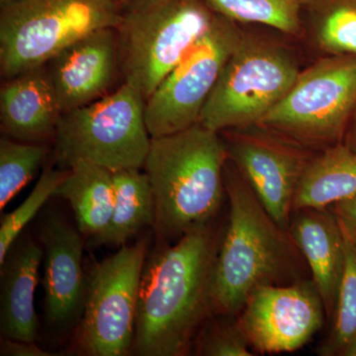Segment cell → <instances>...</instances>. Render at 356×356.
<instances>
[{
    "instance_id": "obj_10",
    "label": "cell",
    "mask_w": 356,
    "mask_h": 356,
    "mask_svg": "<svg viewBox=\"0 0 356 356\" xmlns=\"http://www.w3.org/2000/svg\"><path fill=\"white\" fill-rule=\"evenodd\" d=\"M242 30V24L217 13L209 30L147 100L145 118L151 138L172 135L199 123Z\"/></svg>"
},
{
    "instance_id": "obj_22",
    "label": "cell",
    "mask_w": 356,
    "mask_h": 356,
    "mask_svg": "<svg viewBox=\"0 0 356 356\" xmlns=\"http://www.w3.org/2000/svg\"><path fill=\"white\" fill-rule=\"evenodd\" d=\"M220 15L238 24L271 28L300 41L304 0H205Z\"/></svg>"
},
{
    "instance_id": "obj_1",
    "label": "cell",
    "mask_w": 356,
    "mask_h": 356,
    "mask_svg": "<svg viewBox=\"0 0 356 356\" xmlns=\"http://www.w3.org/2000/svg\"><path fill=\"white\" fill-rule=\"evenodd\" d=\"M220 241L211 224L161 245L140 277L134 355L188 353L212 314V282Z\"/></svg>"
},
{
    "instance_id": "obj_14",
    "label": "cell",
    "mask_w": 356,
    "mask_h": 356,
    "mask_svg": "<svg viewBox=\"0 0 356 356\" xmlns=\"http://www.w3.org/2000/svg\"><path fill=\"white\" fill-rule=\"evenodd\" d=\"M115 30L91 33L44 65L62 113L108 95L120 69Z\"/></svg>"
},
{
    "instance_id": "obj_21",
    "label": "cell",
    "mask_w": 356,
    "mask_h": 356,
    "mask_svg": "<svg viewBox=\"0 0 356 356\" xmlns=\"http://www.w3.org/2000/svg\"><path fill=\"white\" fill-rule=\"evenodd\" d=\"M301 24L300 41L318 58L356 57V0H304Z\"/></svg>"
},
{
    "instance_id": "obj_3",
    "label": "cell",
    "mask_w": 356,
    "mask_h": 356,
    "mask_svg": "<svg viewBox=\"0 0 356 356\" xmlns=\"http://www.w3.org/2000/svg\"><path fill=\"white\" fill-rule=\"evenodd\" d=\"M229 154L221 133L200 123L152 138L144 166L151 181L161 238L177 242L207 226L224 200V170Z\"/></svg>"
},
{
    "instance_id": "obj_11",
    "label": "cell",
    "mask_w": 356,
    "mask_h": 356,
    "mask_svg": "<svg viewBox=\"0 0 356 356\" xmlns=\"http://www.w3.org/2000/svg\"><path fill=\"white\" fill-rule=\"evenodd\" d=\"M229 158L281 228H289L300 180L317 152L259 124L222 131Z\"/></svg>"
},
{
    "instance_id": "obj_7",
    "label": "cell",
    "mask_w": 356,
    "mask_h": 356,
    "mask_svg": "<svg viewBox=\"0 0 356 356\" xmlns=\"http://www.w3.org/2000/svg\"><path fill=\"white\" fill-rule=\"evenodd\" d=\"M146 100L124 83L110 93L60 116L54 138L58 168L90 161L112 172L143 168L152 138L145 118Z\"/></svg>"
},
{
    "instance_id": "obj_17",
    "label": "cell",
    "mask_w": 356,
    "mask_h": 356,
    "mask_svg": "<svg viewBox=\"0 0 356 356\" xmlns=\"http://www.w3.org/2000/svg\"><path fill=\"white\" fill-rule=\"evenodd\" d=\"M43 248L30 236L15 241L0 264V332L2 337L36 341L38 318L35 311V292Z\"/></svg>"
},
{
    "instance_id": "obj_23",
    "label": "cell",
    "mask_w": 356,
    "mask_h": 356,
    "mask_svg": "<svg viewBox=\"0 0 356 356\" xmlns=\"http://www.w3.org/2000/svg\"><path fill=\"white\" fill-rule=\"evenodd\" d=\"M341 226L344 236V266L332 331L318 350L323 356L343 355L356 339V242Z\"/></svg>"
},
{
    "instance_id": "obj_30",
    "label": "cell",
    "mask_w": 356,
    "mask_h": 356,
    "mask_svg": "<svg viewBox=\"0 0 356 356\" xmlns=\"http://www.w3.org/2000/svg\"><path fill=\"white\" fill-rule=\"evenodd\" d=\"M163 1L165 0H126L124 6L127 10H137V9L146 8Z\"/></svg>"
},
{
    "instance_id": "obj_19",
    "label": "cell",
    "mask_w": 356,
    "mask_h": 356,
    "mask_svg": "<svg viewBox=\"0 0 356 356\" xmlns=\"http://www.w3.org/2000/svg\"><path fill=\"white\" fill-rule=\"evenodd\" d=\"M356 194V152L344 142L318 152L300 180L293 211L325 209Z\"/></svg>"
},
{
    "instance_id": "obj_26",
    "label": "cell",
    "mask_w": 356,
    "mask_h": 356,
    "mask_svg": "<svg viewBox=\"0 0 356 356\" xmlns=\"http://www.w3.org/2000/svg\"><path fill=\"white\" fill-rule=\"evenodd\" d=\"M196 353L206 356H250V343L238 316L216 315L196 337Z\"/></svg>"
},
{
    "instance_id": "obj_32",
    "label": "cell",
    "mask_w": 356,
    "mask_h": 356,
    "mask_svg": "<svg viewBox=\"0 0 356 356\" xmlns=\"http://www.w3.org/2000/svg\"><path fill=\"white\" fill-rule=\"evenodd\" d=\"M344 356H356V339L350 344L348 348H346Z\"/></svg>"
},
{
    "instance_id": "obj_12",
    "label": "cell",
    "mask_w": 356,
    "mask_h": 356,
    "mask_svg": "<svg viewBox=\"0 0 356 356\" xmlns=\"http://www.w3.org/2000/svg\"><path fill=\"white\" fill-rule=\"evenodd\" d=\"M325 318L322 297L308 280L257 288L238 315L250 346L261 353L299 350L322 329Z\"/></svg>"
},
{
    "instance_id": "obj_33",
    "label": "cell",
    "mask_w": 356,
    "mask_h": 356,
    "mask_svg": "<svg viewBox=\"0 0 356 356\" xmlns=\"http://www.w3.org/2000/svg\"><path fill=\"white\" fill-rule=\"evenodd\" d=\"M113 1L117 2V3L121 4L122 6H124V4H125L126 0H113Z\"/></svg>"
},
{
    "instance_id": "obj_8",
    "label": "cell",
    "mask_w": 356,
    "mask_h": 356,
    "mask_svg": "<svg viewBox=\"0 0 356 356\" xmlns=\"http://www.w3.org/2000/svg\"><path fill=\"white\" fill-rule=\"evenodd\" d=\"M355 108V56H325L301 70L259 125L318 153L343 142Z\"/></svg>"
},
{
    "instance_id": "obj_31",
    "label": "cell",
    "mask_w": 356,
    "mask_h": 356,
    "mask_svg": "<svg viewBox=\"0 0 356 356\" xmlns=\"http://www.w3.org/2000/svg\"><path fill=\"white\" fill-rule=\"evenodd\" d=\"M336 216H337V215H336ZM337 218H339V217H337ZM339 222H341V224L343 225V228L346 229V231L348 232V234H350V236H351V238H353V240H355L356 242V224H355V222L346 221V220L341 219V218H339Z\"/></svg>"
},
{
    "instance_id": "obj_9",
    "label": "cell",
    "mask_w": 356,
    "mask_h": 356,
    "mask_svg": "<svg viewBox=\"0 0 356 356\" xmlns=\"http://www.w3.org/2000/svg\"><path fill=\"white\" fill-rule=\"evenodd\" d=\"M146 238L123 245L95 264L86 277L79 344L86 355L125 356L133 351Z\"/></svg>"
},
{
    "instance_id": "obj_20",
    "label": "cell",
    "mask_w": 356,
    "mask_h": 356,
    "mask_svg": "<svg viewBox=\"0 0 356 356\" xmlns=\"http://www.w3.org/2000/svg\"><path fill=\"white\" fill-rule=\"evenodd\" d=\"M114 206L106 228L91 238L96 245L121 248L156 219L151 181L140 168L112 172Z\"/></svg>"
},
{
    "instance_id": "obj_4",
    "label": "cell",
    "mask_w": 356,
    "mask_h": 356,
    "mask_svg": "<svg viewBox=\"0 0 356 356\" xmlns=\"http://www.w3.org/2000/svg\"><path fill=\"white\" fill-rule=\"evenodd\" d=\"M242 26L240 41L199 119L204 127L219 133L259 124L303 70L298 50L291 43L294 39L269 27Z\"/></svg>"
},
{
    "instance_id": "obj_25",
    "label": "cell",
    "mask_w": 356,
    "mask_h": 356,
    "mask_svg": "<svg viewBox=\"0 0 356 356\" xmlns=\"http://www.w3.org/2000/svg\"><path fill=\"white\" fill-rule=\"evenodd\" d=\"M69 170L47 168L40 177L36 186L19 207L3 215L0 222V264L25 227L38 214L47 201L53 197L56 189L62 184Z\"/></svg>"
},
{
    "instance_id": "obj_29",
    "label": "cell",
    "mask_w": 356,
    "mask_h": 356,
    "mask_svg": "<svg viewBox=\"0 0 356 356\" xmlns=\"http://www.w3.org/2000/svg\"><path fill=\"white\" fill-rule=\"evenodd\" d=\"M343 142L346 143L350 149L356 152V108L355 113L353 115V118H351L350 126H348V132H346Z\"/></svg>"
},
{
    "instance_id": "obj_5",
    "label": "cell",
    "mask_w": 356,
    "mask_h": 356,
    "mask_svg": "<svg viewBox=\"0 0 356 356\" xmlns=\"http://www.w3.org/2000/svg\"><path fill=\"white\" fill-rule=\"evenodd\" d=\"M0 8V72L6 79L44 65L70 44L123 19L113 0H10Z\"/></svg>"
},
{
    "instance_id": "obj_28",
    "label": "cell",
    "mask_w": 356,
    "mask_h": 356,
    "mask_svg": "<svg viewBox=\"0 0 356 356\" xmlns=\"http://www.w3.org/2000/svg\"><path fill=\"white\" fill-rule=\"evenodd\" d=\"M331 207L337 217L356 224V194L334 203Z\"/></svg>"
},
{
    "instance_id": "obj_34",
    "label": "cell",
    "mask_w": 356,
    "mask_h": 356,
    "mask_svg": "<svg viewBox=\"0 0 356 356\" xmlns=\"http://www.w3.org/2000/svg\"><path fill=\"white\" fill-rule=\"evenodd\" d=\"M10 1V0H0V3H4V2Z\"/></svg>"
},
{
    "instance_id": "obj_24",
    "label": "cell",
    "mask_w": 356,
    "mask_h": 356,
    "mask_svg": "<svg viewBox=\"0 0 356 356\" xmlns=\"http://www.w3.org/2000/svg\"><path fill=\"white\" fill-rule=\"evenodd\" d=\"M49 154L47 144L0 139V209L29 184Z\"/></svg>"
},
{
    "instance_id": "obj_27",
    "label": "cell",
    "mask_w": 356,
    "mask_h": 356,
    "mask_svg": "<svg viewBox=\"0 0 356 356\" xmlns=\"http://www.w3.org/2000/svg\"><path fill=\"white\" fill-rule=\"evenodd\" d=\"M0 355L4 356L53 355L40 348L36 341L32 343V341H16V339H6V337H2Z\"/></svg>"
},
{
    "instance_id": "obj_18",
    "label": "cell",
    "mask_w": 356,
    "mask_h": 356,
    "mask_svg": "<svg viewBox=\"0 0 356 356\" xmlns=\"http://www.w3.org/2000/svg\"><path fill=\"white\" fill-rule=\"evenodd\" d=\"M54 197L70 203L76 229L92 238L106 228L114 206V184L111 170L90 161L72 163Z\"/></svg>"
},
{
    "instance_id": "obj_16",
    "label": "cell",
    "mask_w": 356,
    "mask_h": 356,
    "mask_svg": "<svg viewBox=\"0 0 356 356\" xmlns=\"http://www.w3.org/2000/svg\"><path fill=\"white\" fill-rule=\"evenodd\" d=\"M288 232L310 269L327 318L332 320L344 266L341 222L327 208H302L293 211Z\"/></svg>"
},
{
    "instance_id": "obj_13",
    "label": "cell",
    "mask_w": 356,
    "mask_h": 356,
    "mask_svg": "<svg viewBox=\"0 0 356 356\" xmlns=\"http://www.w3.org/2000/svg\"><path fill=\"white\" fill-rule=\"evenodd\" d=\"M44 250V313L54 327L65 329L79 322L86 299L83 234L51 213L40 227Z\"/></svg>"
},
{
    "instance_id": "obj_6",
    "label": "cell",
    "mask_w": 356,
    "mask_h": 356,
    "mask_svg": "<svg viewBox=\"0 0 356 356\" xmlns=\"http://www.w3.org/2000/svg\"><path fill=\"white\" fill-rule=\"evenodd\" d=\"M216 15L205 0H165L126 10L116 29L124 83L147 102L209 30Z\"/></svg>"
},
{
    "instance_id": "obj_15",
    "label": "cell",
    "mask_w": 356,
    "mask_h": 356,
    "mask_svg": "<svg viewBox=\"0 0 356 356\" xmlns=\"http://www.w3.org/2000/svg\"><path fill=\"white\" fill-rule=\"evenodd\" d=\"M62 114L46 65L6 79L0 90V127L11 139L47 144Z\"/></svg>"
},
{
    "instance_id": "obj_2",
    "label": "cell",
    "mask_w": 356,
    "mask_h": 356,
    "mask_svg": "<svg viewBox=\"0 0 356 356\" xmlns=\"http://www.w3.org/2000/svg\"><path fill=\"white\" fill-rule=\"evenodd\" d=\"M224 184L229 214L215 261L212 314L238 316L257 288L304 280L302 254L289 232L274 221L229 158Z\"/></svg>"
}]
</instances>
